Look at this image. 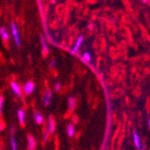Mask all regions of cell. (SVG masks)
I'll use <instances>...</instances> for the list:
<instances>
[{"label":"cell","mask_w":150,"mask_h":150,"mask_svg":"<svg viewBox=\"0 0 150 150\" xmlns=\"http://www.w3.org/2000/svg\"><path fill=\"white\" fill-rule=\"evenodd\" d=\"M11 29H12V33H13V39H15V42L16 43L17 46H20L21 44V40H20V37H19V34H18V31H17V27L15 23H13L11 24Z\"/></svg>","instance_id":"cell-1"},{"label":"cell","mask_w":150,"mask_h":150,"mask_svg":"<svg viewBox=\"0 0 150 150\" xmlns=\"http://www.w3.org/2000/svg\"><path fill=\"white\" fill-rule=\"evenodd\" d=\"M133 141H134V145L136 147H137L138 149H141V143H140L139 136L136 131L133 132Z\"/></svg>","instance_id":"cell-2"},{"label":"cell","mask_w":150,"mask_h":150,"mask_svg":"<svg viewBox=\"0 0 150 150\" xmlns=\"http://www.w3.org/2000/svg\"><path fill=\"white\" fill-rule=\"evenodd\" d=\"M24 92H25V93L26 94H30V93H32L33 92V90H34V85H33V83H32V82H28L25 86H24Z\"/></svg>","instance_id":"cell-3"},{"label":"cell","mask_w":150,"mask_h":150,"mask_svg":"<svg viewBox=\"0 0 150 150\" xmlns=\"http://www.w3.org/2000/svg\"><path fill=\"white\" fill-rule=\"evenodd\" d=\"M83 40H84V39H83V37H82V36H79V37H78V39H77V40H76V42L75 46H74L73 49H72V52L76 53V52L79 50V48H80L82 42H83Z\"/></svg>","instance_id":"cell-4"},{"label":"cell","mask_w":150,"mask_h":150,"mask_svg":"<svg viewBox=\"0 0 150 150\" xmlns=\"http://www.w3.org/2000/svg\"><path fill=\"white\" fill-rule=\"evenodd\" d=\"M12 89H13V93H15L17 96H19V95L21 94V90H20V87H19V86L16 84V83H12Z\"/></svg>","instance_id":"cell-5"},{"label":"cell","mask_w":150,"mask_h":150,"mask_svg":"<svg viewBox=\"0 0 150 150\" xmlns=\"http://www.w3.org/2000/svg\"><path fill=\"white\" fill-rule=\"evenodd\" d=\"M54 129H55V121L52 118H50L49 120V132L53 133Z\"/></svg>","instance_id":"cell-6"},{"label":"cell","mask_w":150,"mask_h":150,"mask_svg":"<svg viewBox=\"0 0 150 150\" xmlns=\"http://www.w3.org/2000/svg\"><path fill=\"white\" fill-rule=\"evenodd\" d=\"M50 100H51V93L50 91L46 92V94H45V96H44V100H43V103L44 105H49V103H50Z\"/></svg>","instance_id":"cell-7"},{"label":"cell","mask_w":150,"mask_h":150,"mask_svg":"<svg viewBox=\"0 0 150 150\" xmlns=\"http://www.w3.org/2000/svg\"><path fill=\"white\" fill-rule=\"evenodd\" d=\"M28 144H29L28 148H30V149H33V148L35 147L36 142H35L34 139L32 137V136H29V137H28Z\"/></svg>","instance_id":"cell-8"},{"label":"cell","mask_w":150,"mask_h":150,"mask_svg":"<svg viewBox=\"0 0 150 150\" xmlns=\"http://www.w3.org/2000/svg\"><path fill=\"white\" fill-rule=\"evenodd\" d=\"M0 35L2 36V38L4 40H8V38H9L8 33L6 32V30L5 28H0Z\"/></svg>","instance_id":"cell-9"},{"label":"cell","mask_w":150,"mask_h":150,"mask_svg":"<svg viewBox=\"0 0 150 150\" xmlns=\"http://www.w3.org/2000/svg\"><path fill=\"white\" fill-rule=\"evenodd\" d=\"M67 134H69V137H73L74 134H75V129L72 124H69L67 126Z\"/></svg>","instance_id":"cell-10"},{"label":"cell","mask_w":150,"mask_h":150,"mask_svg":"<svg viewBox=\"0 0 150 150\" xmlns=\"http://www.w3.org/2000/svg\"><path fill=\"white\" fill-rule=\"evenodd\" d=\"M18 117H19V120L21 123H23L24 122V120H25V117H24V112L23 110H19L18 111Z\"/></svg>","instance_id":"cell-11"},{"label":"cell","mask_w":150,"mask_h":150,"mask_svg":"<svg viewBox=\"0 0 150 150\" xmlns=\"http://www.w3.org/2000/svg\"><path fill=\"white\" fill-rule=\"evenodd\" d=\"M35 120H36L37 123L40 124V123H42V122L43 121V117H42V115H40V113L36 112V113H35Z\"/></svg>","instance_id":"cell-12"},{"label":"cell","mask_w":150,"mask_h":150,"mask_svg":"<svg viewBox=\"0 0 150 150\" xmlns=\"http://www.w3.org/2000/svg\"><path fill=\"white\" fill-rule=\"evenodd\" d=\"M69 110H70V111L73 110L74 107H75V99H74V98L70 97V98L69 99Z\"/></svg>","instance_id":"cell-13"},{"label":"cell","mask_w":150,"mask_h":150,"mask_svg":"<svg viewBox=\"0 0 150 150\" xmlns=\"http://www.w3.org/2000/svg\"><path fill=\"white\" fill-rule=\"evenodd\" d=\"M40 42H42V45L43 50H44L45 51H48L49 49H48V47H47V45H46V42H45V40H44V38H43V36H42V38H40Z\"/></svg>","instance_id":"cell-14"},{"label":"cell","mask_w":150,"mask_h":150,"mask_svg":"<svg viewBox=\"0 0 150 150\" xmlns=\"http://www.w3.org/2000/svg\"><path fill=\"white\" fill-rule=\"evenodd\" d=\"M11 145H12V149H13V150L17 149V146H16V141L15 138H12V139H11Z\"/></svg>","instance_id":"cell-15"},{"label":"cell","mask_w":150,"mask_h":150,"mask_svg":"<svg viewBox=\"0 0 150 150\" xmlns=\"http://www.w3.org/2000/svg\"><path fill=\"white\" fill-rule=\"evenodd\" d=\"M84 59L85 60H86L87 62H90L91 61V55H90V54L88 53V52H86L85 54H84Z\"/></svg>","instance_id":"cell-16"},{"label":"cell","mask_w":150,"mask_h":150,"mask_svg":"<svg viewBox=\"0 0 150 150\" xmlns=\"http://www.w3.org/2000/svg\"><path fill=\"white\" fill-rule=\"evenodd\" d=\"M2 108H3V97L0 96V113L2 112Z\"/></svg>","instance_id":"cell-17"},{"label":"cell","mask_w":150,"mask_h":150,"mask_svg":"<svg viewBox=\"0 0 150 150\" xmlns=\"http://www.w3.org/2000/svg\"><path fill=\"white\" fill-rule=\"evenodd\" d=\"M55 65H56V60H55V59H52V61L50 63V67H53Z\"/></svg>","instance_id":"cell-18"},{"label":"cell","mask_w":150,"mask_h":150,"mask_svg":"<svg viewBox=\"0 0 150 150\" xmlns=\"http://www.w3.org/2000/svg\"><path fill=\"white\" fill-rule=\"evenodd\" d=\"M55 90L56 91H59L60 90V83H57L55 86Z\"/></svg>","instance_id":"cell-19"},{"label":"cell","mask_w":150,"mask_h":150,"mask_svg":"<svg viewBox=\"0 0 150 150\" xmlns=\"http://www.w3.org/2000/svg\"><path fill=\"white\" fill-rule=\"evenodd\" d=\"M148 126H149V128H150V118L148 119Z\"/></svg>","instance_id":"cell-20"},{"label":"cell","mask_w":150,"mask_h":150,"mask_svg":"<svg viewBox=\"0 0 150 150\" xmlns=\"http://www.w3.org/2000/svg\"><path fill=\"white\" fill-rule=\"evenodd\" d=\"M140 1H142V2H144V3H146V2H147V0H140Z\"/></svg>","instance_id":"cell-21"}]
</instances>
